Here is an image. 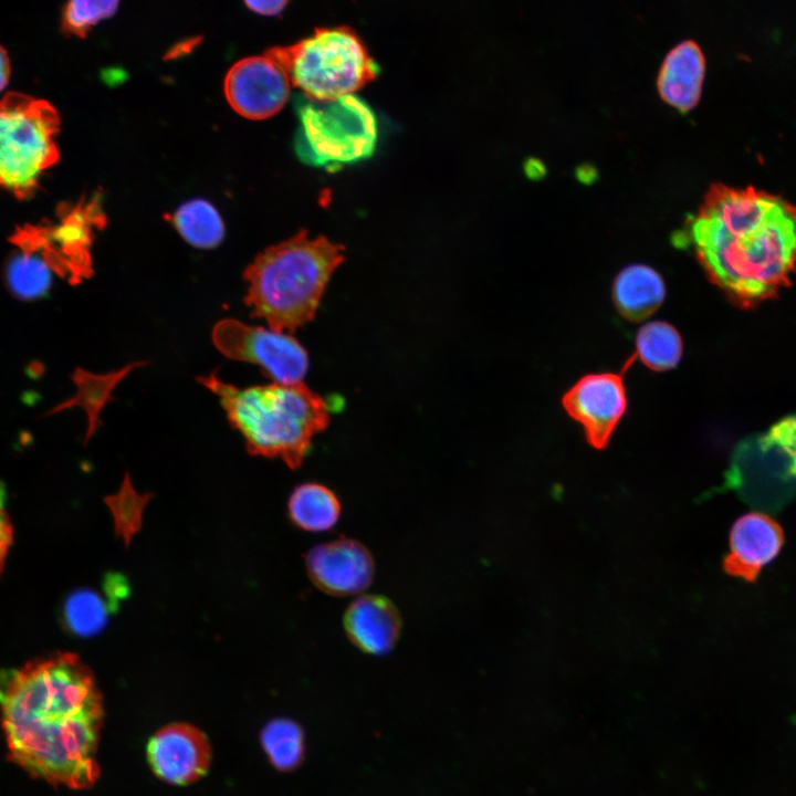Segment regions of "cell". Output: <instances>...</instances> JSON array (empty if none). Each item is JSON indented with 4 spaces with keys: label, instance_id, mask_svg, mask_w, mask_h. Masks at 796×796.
<instances>
[{
    "label": "cell",
    "instance_id": "obj_1",
    "mask_svg": "<svg viewBox=\"0 0 796 796\" xmlns=\"http://www.w3.org/2000/svg\"><path fill=\"white\" fill-rule=\"evenodd\" d=\"M0 712L10 758L23 769L75 789L95 784L102 698L75 654L0 672Z\"/></svg>",
    "mask_w": 796,
    "mask_h": 796
},
{
    "label": "cell",
    "instance_id": "obj_2",
    "mask_svg": "<svg viewBox=\"0 0 796 796\" xmlns=\"http://www.w3.org/2000/svg\"><path fill=\"white\" fill-rule=\"evenodd\" d=\"M677 241L730 301L751 307L796 275V205L752 186L714 184Z\"/></svg>",
    "mask_w": 796,
    "mask_h": 796
},
{
    "label": "cell",
    "instance_id": "obj_3",
    "mask_svg": "<svg viewBox=\"0 0 796 796\" xmlns=\"http://www.w3.org/2000/svg\"><path fill=\"white\" fill-rule=\"evenodd\" d=\"M197 380L219 398L250 454L280 458L293 470L302 464L313 437L329 422L326 401L302 381L241 388L214 373Z\"/></svg>",
    "mask_w": 796,
    "mask_h": 796
},
{
    "label": "cell",
    "instance_id": "obj_4",
    "mask_svg": "<svg viewBox=\"0 0 796 796\" xmlns=\"http://www.w3.org/2000/svg\"><path fill=\"white\" fill-rule=\"evenodd\" d=\"M344 247L300 230L266 248L247 266L245 304L270 328L290 333L315 316L333 272L344 261Z\"/></svg>",
    "mask_w": 796,
    "mask_h": 796
},
{
    "label": "cell",
    "instance_id": "obj_5",
    "mask_svg": "<svg viewBox=\"0 0 796 796\" xmlns=\"http://www.w3.org/2000/svg\"><path fill=\"white\" fill-rule=\"evenodd\" d=\"M290 82L313 101L355 94L373 81L379 67L358 34L348 27L320 28L306 39L265 53Z\"/></svg>",
    "mask_w": 796,
    "mask_h": 796
},
{
    "label": "cell",
    "instance_id": "obj_6",
    "mask_svg": "<svg viewBox=\"0 0 796 796\" xmlns=\"http://www.w3.org/2000/svg\"><path fill=\"white\" fill-rule=\"evenodd\" d=\"M60 117L48 101L11 92L0 100V189L33 196L44 171L59 160Z\"/></svg>",
    "mask_w": 796,
    "mask_h": 796
},
{
    "label": "cell",
    "instance_id": "obj_7",
    "mask_svg": "<svg viewBox=\"0 0 796 796\" xmlns=\"http://www.w3.org/2000/svg\"><path fill=\"white\" fill-rule=\"evenodd\" d=\"M307 98V97H306ZM297 153L314 166L335 168L369 158L377 143V122L369 105L355 94L300 102Z\"/></svg>",
    "mask_w": 796,
    "mask_h": 796
},
{
    "label": "cell",
    "instance_id": "obj_8",
    "mask_svg": "<svg viewBox=\"0 0 796 796\" xmlns=\"http://www.w3.org/2000/svg\"><path fill=\"white\" fill-rule=\"evenodd\" d=\"M723 486L766 513L782 511L796 496V476L788 461L763 434L748 436L735 446Z\"/></svg>",
    "mask_w": 796,
    "mask_h": 796
},
{
    "label": "cell",
    "instance_id": "obj_9",
    "mask_svg": "<svg viewBox=\"0 0 796 796\" xmlns=\"http://www.w3.org/2000/svg\"><path fill=\"white\" fill-rule=\"evenodd\" d=\"M211 337L222 355L258 365L279 384L301 383L307 373V352L284 332L224 318L214 324Z\"/></svg>",
    "mask_w": 796,
    "mask_h": 796
},
{
    "label": "cell",
    "instance_id": "obj_10",
    "mask_svg": "<svg viewBox=\"0 0 796 796\" xmlns=\"http://www.w3.org/2000/svg\"><path fill=\"white\" fill-rule=\"evenodd\" d=\"M567 415L578 422L586 441L605 449L627 410L622 373H594L579 378L562 397Z\"/></svg>",
    "mask_w": 796,
    "mask_h": 796
},
{
    "label": "cell",
    "instance_id": "obj_11",
    "mask_svg": "<svg viewBox=\"0 0 796 796\" xmlns=\"http://www.w3.org/2000/svg\"><path fill=\"white\" fill-rule=\"evenodd\" d=\"M285 71L270 56H249L234 63L224 77V95L241 116L260 121L277 114L290 96Z\"/></svg>",
    "mask_w": 796,
    "mask_h": 796
},
{
    "label": "cell",
    "instance_id": "obj_12",
    "mask_svg": "<svg viewBox=\"0 0 796 796\" xmlns=\"http://www.w3.org/2000/svg\"><path fill=\"white\" fill-rule=\"evenodd\" d=\"M312 583L323 593L336 597L356 595L369 587L375 561L359 541L341 537L315 545L305 558Z\"/></svg>",
    "mask_w": 796,
    "mask_h": 796
},
{
    "label": "cell",
    "instance_id": "obj_13",
    "mask_svg": "<svg viewBox=\"0 0 796 796\" xmlns=\"http://www.w3.org/2000/svg\"><path fill=\"white\" fill-rule=\"evenodd\" d=\"M146 753L156 776L172 785L198 781L208 772L211 762L206 735L185 723L170 724L157 731L148 741Z\"/></svg>",
    "mask_w": 796,
    "mask_h": 796
},
{
    "label": "cell",
    "instance_id": "obj_14",
    "mask_svg": "<svg viewBox=\"0 0 796 796\" xmlns=\"http://www.w3.org/2000/svg\"><path fill=\"white\" fill-rule=\"evenodd\" d=\"M783 543V530L772 517L757 512L745 514L732 526L724 569L754 583L762 568L777 556Z\"/></svg>",
    "mask_w": 796,
    "mask_h": 796
},
{
    "label": "cell",
    "instance_id": "obj_15",
    "mask_svg": "<svg viewBox=\"0 0 796 796\" xmlns=\"http://www.w3.org/2000/svg\"><path fill=\"white\" fill-rule=\"evenodd\" d=\"M344 630L362 652L384 656L396 646L402 620L395 604L381 595H362L345 610Z\"/></svg>",
    "mask_w": 796,
    "mask_h": 796
},
{
    "label": "cell",
    "instance_id": "obj_16",
    "mask_svg": "<svg viewBox=\"0 0 796 796\" xmlns=\"http://www.w3.org/2000/svg\"><path fill=\"white\" fill-rule=\"evenodd\" d=\"M705 75V56L699 43L685 39L663 57L657 75L661 100L682 113L700 102Z\"/></svg>",
    "mask_w": 796,
    "mask_h": 796
},
{
    "label": "cell",
    "instance_id": "obj_17",
    "mask_svg": "<svg viewBox=\"0 0 796 796\" xmlns=\"http://www.w3.org/2000/svg\"><path fill=\"white\" fill-rule=\"evenodd\" d=\"M611 297L624 318L641 322L661 306L666 298V285L661 275L652 268L631 264L616 276Z\"/></svg>",
    "mask_w": 796,
    "mask_h": 796
},
{
    "label": "cell",
    "instance_id": "obj_18",
    "mask_svg": "<svg viewBox=\"0 0 796 796\" xmlns=\"http://www.w3.org/2000/svg\"><path fill=\"white\" fill-rule=\"evenodd\" d=\"M13 241L19 251L11 255L6 265V283L20 300L39 298L49 291L54 270L36 247L17 237Z\"/></svg>",
    "mask_w": 796,
    "mask_h": 796
},
{
    "label": "cell",
    "instance_id": "obj_19",
    "mask_svg": "<svg viewBox=\"0 0 796 796\" xmlns=\"http://www.w3.org/2000/svg\"><path fill=\"white\" fill-rule=\"evenodd\" d=\"M289 516L294 525L307 532H325L339 520L342 506L336 494L320 483L296 486L287 502Z\"/></svg>",
    "mask_w": 796,
    "mask_h": 796
},
{
    "label": "cell",
    "instance_id": "obj_20",
    "mask_svg": "<svg viewBox=\"0 0 796 796\" xmlns=\"http://www.w3.org/2000/svg\"><path fill=\"white\" fill-rule=\"evenodd\" d=\"M140 364H129L106 375H95L84 369H76L72 379L76 386V394L64 402L52 408L48 415H53L67 408L81 407L88 419L86 441L94 434L100 425L98 415L102 408L112 399L111 392L116 385Z\"/></svg>",
    "mask_w": 796,
    "mask_h": 796
},
{
    "label": "cell",
    "instance_id": "obj_21",
    "mask_svg": "<svg viewBox=\"0 0 796 796\" xmlns=\"http://www.w3.org/2000/svg\"><path fill=\"white\" fill-rule=\"evenodd\" d=\"M682 354V337L670 323L652 321L638 329L633 357L639 358L650 370L667 371L674 368Z\"/></svg>",
    "mask_w": 796,
    "mask_h": 796
},
{
    "label": "cell",
    "instance_id": "obj_22",
    "mask_svg": "<svg viewBox=\"0 0 796 796\" xmlns=\"http://www.w3.org/2000/svg\"><path fill=\"white\" fill-rule=\"evenodd\" d=\"M172 221L181 237L196 248H213L223 238L221 217L206 200L196 199L181 205Z\"/></svg>",
    "mask_w": 796,
    "mask_h": 796
},
{
    "label": "cell",
    "instance_id": "obj_23",
    "mask_svg": "<svg viewBox=\"0 0 796 796\" xmlns=\"http://www.w3.org/2000/svg\"><path fill=\"white\" fill-rule=\"evenodd\" d=\"M260 740L269 761L275 768L289 771L301 762L304 736L296 722L285 718L274 719L263 727Z\"/></svg>",
    "mask_w": 796,
    "mask_h": 796
},
{
    "label": "cell",
    "instance_id": "obj_24",
    "mask_svg": "<svg viewBox=\"0 0 796 796\" xmlns=\"http://www.w3.org/2000/svg\"><path fill=\"white\" fill-rule=\"evenodd\" d=\"M111 610H114L111 604L98 594L90 589H81L66 599L64 617L67 627L74 633L88 637L105 627Z\"/></svg>",
    "mask_w": 796,
    "mask_h": 796
},
{
    "label": "cell",
    "instance_id": "obj_25",
    "mask_svg": "<svg viewBox=\"0 0 796 796\" xmlns=\"http://www.w3.org/2000/svg\"><path fill=\"white\" fill-rule=\"evenodd\" d=\"M119 0H66L61 13V29L67 36L84 39L101 21L117 11Z\"/></svg>",
    "mask_w": 796,
    "mask_h": 796
},
{
    "label": "cell",
    "instance_id": "obj_26",
    "mask_svg": "<svg viewBox=\"0 0 796 796\" xmlns=\"http://www.w3.org/2000/svg\"><path fill=\"white\" fill-rule=\"evenodd\" d=\"M148 496H140L126 476L123 488L115 496L106 499L116 522V531L128 541L140 525L143 507Z\"/></svg>",
    "mask_w": 796,
    "mask_h": 796
},
{
    "label": "cell",
    "instance_id": "obj_27",
    "mask_svg": "<svg viewBox=\"0 0 796 796\" xmlns=\"http://www.w3.org/2000/svg\"><path fill=\"white\" fill-rule=\"evenodd\" d=\"M763 438L785 457L790 473L796 476V415L778 420Z\"/></svg>",
    "mask_w": 796,
    "mask_h": 796
},
{
    "label": "cell",
    "instance_id": "obj_28",
    "mask_svg": "<svg viewBox=\"0 0 796 796\" xmlns=\"http://www.w3.org/2000/svg\"><path fill=\"white\" fill-rule=\"evenodd\" d=\"M105 593L108 603L115 609L116 605L128 594V585L121 575L113 574L106 577Z\"/></svg>",
    "mask_w": 796,
    "mask_h": 796
},
{
    "label": "cell",
    "instance_id": "obj_29",
    "mask_svg": "<svg viewBox=\"0 0 796 796\" xmlns=\"http://www.w3.org/2000/svg\"><path fill=\"white\" fill-rule=\"evenodd\" d=\"M12 541V528L3 506V498L0 493V570L3 566Z\"/></svg>",
    "mask_w": 796,
    "mask_h": 796
},
{
    "label": "cell",
    "instance_id": "obj_30",
    "mask_svg": "<svg viewBox=\"0 0 796 796\" xmlns=\"http://www.w3.org/2000/svg\"><path fill=\"white\" fill-rule=\"evenodd\" d=\"M245 6L262 15L279 14L286 6L289 0H243Z\"/></svg>",
    "mask_w": 796,
    "mask_h": 796
},
{
    "label": "cell",
    "instance_id": "obj_31",
    "mask_svg": "<svg viewBox=\"0 0 796 796\" xmlns=\"http://www.w3.org/2000/svg\"><path fill=\"white\" fill-rule=\"evenodd\" d=\"M10 72L11 64L8 52L0 45V92L8 85Z\"/></svg>",
    "mask_w": 796,
    "mask_h": 796
}]
</instances>
